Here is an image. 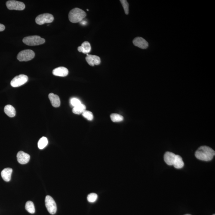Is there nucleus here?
Listing matches in <instances>:
<instances>
[{
    "mask_svg": "<svg viewBox=\"0 0 215 215\" xmlns=\"http://www.w3.org/2000/svg\"><path fill=\"white\" fill-rule=\"evenodd\" d=\"M91 46L88 41H84L81 44V46L78 47V51L80 52L88 54L91 51Z\"/></svg>",
    "mask_w": 215,
    "mask_h": 215,
    "instance_id": "obj_16",
    "label": "nucleus"
},
{
    "mask_svg": "<svg viewBox=\"0 0 215 215\" xmlns=\"http://www.w3.org/2000/svg\"><path fill=\"white\" fill-rule=\"evenodd\" d=\"M87 16L84 10L75 8L71 10L69 14V19L71 23H76L81 21Z\"/></svg>",
    "mask_w": 215,
    "mask_h": 215,
    "instance_id": "obj_2",
    "label": "nucleus"
},
{
    "mask_svg": "<svg viewBox=\"0 0 215 215\" xmlns=\"http://www.w3.org/2000/svg\"><path fill=\"white\" fill-rule=\"evenodd\" d=\"M122 4L123 8L124 9L125 14L127 15L129 14V4L126 0H121L120 1Z\"/></svg>",
    "mask_w": 215,
    "mask_h": 215,
    "instance_id": "obj_26",
    "label": "nucleus"
},
{
    "mask_svg": "<svg viewBox=\"0 0 215 215\" xmlns=\"http://www.w3.org/2000/svg\"><path fill=\"white\" fill-rule=\"evenodd\" d=\"M25 209L27 211L30 213H34L35 212V205L32 202L29 201L27 202L25 205Z\"/></svg>",
    "mask_w": 215,
    "mask_h": 215,
    "instance_id": "obj_20",
    "label": "nucleus"
},
{
    "mask_svg": "<svg viewBox=\"0 0 215 215\" xmlns=\"http://www.w3.org/2000/svg\"><path fill=\"white\" fill-rule=\"evenodd\" d=\"M213 215H215V214H213Z\"/></svg>",
    "mask_w": 215,
    "mask_h": 215,
    "instance_id": "obj_30",
    "label": "nucleus"
},
{
    "mask_svg": "<svg viewBox=\"0 0 215 215\" xmlns=\"http://www.w3.org/2000/svg\"><path fill=\"white\" fill-rule=\"evenodd\" d=\"M17 159L19 164H26L30 159V156L23 151H20L17 154Z\"/></svg>",
    "mask_w": 215,
    "mask_h": 215,
    "instance_id": "obj_11",
    "label": "nucleus"
},
{
    "mask_svg": "<svg viewBox=\"0 0 215 215\" xmlns=\"http://www.w3.org/2000/svg\"><path fill=\"white\" fill-rule=\"evenodd\" d=\"M5 29V27L4 25L0 24V32H2Z\"/></svg>",
    "mask_w": 215,
    "mask_h": 215,
    "instance_id": "obj_27",
    "label": "nucleus"
},
{
    "mask_svg": "<svg viewBox=\"0 0 215 215\" xmlns=\"http://www.w3.org/2000/svg\"><path fill=\"white\" fill-rule=\"evenodd\" d=\"M87 11H89V10L87 9Z\"/></svg>",
    "mask_w": 215,
    "mask_h": 215,
    "instance_id": "obj_29",
    "label": "nucleus"
},
{
    "mask_svg": "<svg viewBox=\"0 0 215 215\" xmlns=\"http://www.w3.org/2000/svg\"><path fill=\"white\" fill-rule=\"evenodd\" d=\"M4 112L10 118H13L15 116L16 110L14 107L11 105H7L4 108Z\"/></svg>",
    "mask_w": 215,
    "mask_h": 215,
    "instance_id": "obj_17",
    "label": "nucleus"
},
{
    "mask_svg": "<svg viewBox=\"0 0 215 215\" xmlns=\"http://www.w3.org/2000/svg\"><path fill=\"white\" fill-rule=\"evenodd\" d=\"M28 79L29 78L27 76L21 74L14 77L10 82V84L13 87H19L26 83Z\"/></svg>",
    "mask_w": 215,
    "mask_h": 215,
    "instance_id": "obj_7",
    "label": "nucleus"
},
{
    "mask_svg": "<svg viewBox=\"0 0 215 215\" xmlns=\"http://www.w3.org/2000/svg\"><path fill=\"white\" fill-rule=\"evenodd\" d=\"M173 166H174L175 168L177 169H181L184 167V163L182 160V158L180 155H176L175 161Z\"/></svg>",
    "mask_w": 215,
    "mask_h": 215,
    "instance_id": "obj_18",
    "label": "nucleus"
},
{
    "mask_svg": "<svg viewBox=\"0 0 215 215\" xmlns=\"http://www.w3.org/2000/svg\"><path fill=\"white\" fill-rule=\"evenodd\" d=\"M86 106L83 104L79 106L75 107L73 109V112L77 115H80L83 113L84 111L86 110Z\"/></svg>",
    "mask_w": 215,
    "mask_h": 215,
    "instance_id": "obj_19",
    "label": "nucleus"
},
{
    "mask_svg": "<svg viewBox=\"0 0 215 215\" xmlns=\"http://www.w3.org/2000/svg\"><path fill=\"white\" fill-rule=\"evenodd\" d=\"M70 103L71 105L73 107V108L79 106V105L82 104L79 99L76 98H73L71 99L70 100Z\"/></svg>",
    "mask_w": 215,
    "mask_h": 215,
    "instance_id": "obj_23",
    "label": "nucleus"
},
{
    "mask_svg": "<svg viewBox=\"0 0 215 215\" xmlns=\"http://www.w3.org/2000/svg\"><path fill=\"white\" fill-rule=\"evenodd\" d=\"M52 73L55 76L64 77L67 76L69 71L66 67H60L53 69Z\"/></svg>",
    "mask_w": 215,
    "mask_h": 215,
    "instance_id": "obj_13",
    "label": "nucleus"
},
{
    "mask_svg": "<svg viewBox=\"0 0 215 215\" xmlns=\"http://www.w3.org/2000/svg\"><path fill=\"white\" fill-rule=\"evenodd\" d=\"M52 105L54 107H59L60 106L61 101L60 97L57 95L53 93H50L48 96Z\"/></svg>",
    "mask_w": 215,
    "mask_h": 215,
    "instance_id": "obj_14",
    "label": "nucleus"
},
{
    "mask_svg": "<svg viewBox=\"0 0 215 215\" xmlns=\"http://www.w3.org/2000/svg\"><path fill=\"white\" fill-rule=\"evenodd\" d=\"M98 198V195L95 193H91L88 195L87 196V200L89 202L94 203L95 202Z\"/></svg>",
    "mask_w": 215,
    "mask_h": 215,
    "instance_id": "obj_25",
    "label": "nucleus"
},
{
    "mask_svg": "<svg viewBox=\"0 0 215 215\" xmlns=\"http://www.w3.org/2000/svg\"><path fill=\"white\" fill-rule=\"evenodd\" d=\"M110 118L114 122H121L124 120V117L122 116L117 114H112L110 115Z\"/></svg>",
    "mask_w": 215,
    "mask_h": 215,
    "instance_id": "obj_22",
    "label": "nucleus"
},
{
    "mask_svg": "<svg viewBox=\"0 0 215 215\" xmlns=\"http://www.w3.org/2000/svg\"><path fill=\"white\" fill-rule=\"evenodd\" d=\"M190 215V214H186V215Z\"/></svg>",
    "mask_w": 215,
    "mask_h": 215,
    "instance_id": "obj_28",
    "label": "nucleus"
},
{
    "mask_svg": "<svg viewBox=\"0 0 215 215\" xmlns=\"http://www.w3.org/2000/svg\"><path fill=\"white\" fill-rule=\"evenodd\" d=\"M13 169L11 168L4 169L1 172V175L3 180L6 182H9L11 179V175Z\"/></svg>",
    "mask_w": 215,
    "mask_h": 215,
    "instance_id": "obj_15",
    "label": "nucleus"
},
{
    "mask_svg": "<svg viewBox=\"0 0 215 215\" xmlns=\"http://www.w3.org/2000/svg\"><path fill=\"white\" fill-rule=\"evenodd\" d=\"M83 116L88 120V121H91L93 119V115L92 112L90 111L85 110L82 113Z\"/></svg>",
    "mask_w": 215,
    "mask_h": 215,
    "instance_id": "obj_24",
    "label": "nucleus"
},
{
    "mask_svg": "<svg viewBox=\"0 0 215 215\" xmlns=\"http://www.w3.org/2000/svg\"><path fill=\"white\" fill-rule=\"evenodd\" d=\"M54 17L52 15L49 13H44L38 15L35 19L37 24L42 25L46 23H50L53 22Z\"/></svg>",
    "mask_w": 215,
    "mask_h": 215,
    "instance_id": "obj_6",
    "label": "nucleus"
},
{
    "mask_svg": "<svg viewBox=\"0 0 215 215\" xmlns=\"http://www.w3.org/2000/svg\"><path fill=\"white\" fill-rule=\"evenodd\" d=\"M48 144V140L46 137H43L40 139L38 142V147L40 149H44Z\"/></svg>",
    "mask_w": 215,
    "mask_h": 215,
    "instance_id": "obj_21",
    "label": "nucleus"
},
{
    "mask_svg": "<svg viewBox=\"0 0 215 215\" xmlns=\"http://www.w3.org/2000/svg\"><path fill=\"white\" fill-rule=\"evenodd\" d=\"M215 152L211 148L207 146H201L196 152L195 157L201 161H209L213 159Z\"/></svg>",
    "mask_w": 215,
    "mask_h": 215,
    "instance_id": "obj_1",
    "label": "nucleus"
},
{
    "mask_svg": "<svg viewBox=\"0 0 215 215\" xmlns=\"http://www.w3.org/2000/svg\"><path fill=\"white\" fill-rule=\"evenodd\" d=\"M86 60L87 63L90 66H94L95 65L98 66L101 63V60L100 57L98 56L92 55L87 54V56L86 57Z\"/></svg>",
    "mask_w": 215,
    "mask_h": 215,
    "instance_id": "obj_10",
    "label": "nucleus"
},
{
    "mask_svg": "<svg viewBox=\"0 0 215 215\" xmlns=\"http://www.w3.org/2000/svg\"><path fill=\"white\" fill-rule=\"evenodd\" d=\"M176 155L173 153L167 152L164 154V161L169 165L172 166L174 164L176 158Z\"/></svg>",
    "mask_w": 215,
    "mask_h": 215,
    "instance_id": "obj_12",
    "label": "nucleus"
},
{
    "mask_svg": "<svg viewBox=\"0 0 215 215\" xmlns=\"http://www.w3.org/2000/svg\"><path fill=\"white\" fill-rule=\"evenodd\" d=\"M7 8L10 10H23L25 8L23 3L17 1H8L6 3Z\"/></svg>",
    "mask_w": 215,
    "mask_h": 215,
    "instance_id": "obj_8",
    "label": "nucleus"
},
{
    "mask_svg": "<svg viewBox=\"0 0 215 215\" xmlns=\"http://www.w3.org/2000/svg\"><path fill=\"white\" fill-rule=\"evenodd\" d=\"M45 205L50 214H54L57 212V205L54 199L50 196L47 195L46 197Z\"/></svg>",
    "mask_w": 215,
    "mask_h": 215,
    "instance_id": "obj_5",
    "label": "nucleus"
},
{
    "mask_svg": "<svg viewBox=\"0 0 215 215\" xmlns=\"http://www.w3.org/2000/svg\"><path fill=\"white\" fill-rule=\"evenodd\" d=\"M23 42L30 46L41 45L45 42V40L38 35H31L25 37L23 38Z\"/></svg>",
    "mask_w": 215,
    "mask_h": 215,
    "instance_id": "obj_3",
    "label": "nucleus"
},
{
    "mask_svg": "<svg viewBox=\"0 0 215 215\" xmlns=\"http://www.w3.org/2000/svg\"><path fill=\"white\" fill-rule=\"evenodd\" d=\"M133 45L142 49H146L148 47L149 44L148 41L142 37H137L133 40Z\"/></svg>",
    "mask_w": 215,
    "mask_h": 215,
    "instance_id": "obj_9",
    "label": "nucleus"
},
{
    "mask_svg": "<svg viewBox=\"0 0 215 215\" xmlns=\"http://www.w3.org/2000/svg\"><path fill=\"white\" fill-rule=\"evenodd\" d=\"M35 53L31 50L21 51L18 54L17 58L20 62H28L32 60L35 57Z\"/></svg>",
    "mask_w": 215,
    "mask_h": 215,
    "instance_id": "obj_4",
    "label": "nucleus"
}]
</instances>
